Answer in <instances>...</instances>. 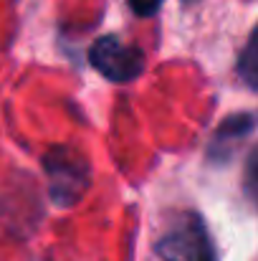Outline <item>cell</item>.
<instances>
[{
    "label": "cell",
    "instance_id": "obj_5",
    "mask_svg": "<svg viewBox=\"0 0 258 261\" xmlns=\"http://www.w3.org/2000/svg\"><path fill=\"white\" fill-rule=\"evenodd\" d=\"M253 69H256V41H253V36H251L248 43H246V48H243L241 56H238V74L246 79V84L251 89L256 87V74H253Z\"/></svg>",
    "mask_w": 258,
    "mask_h": 261
},
{
    "label": "cell",
    "instance_id": "obj_1",
    "mask_svg": "<svg viewBox=\"0 0 258 261\" xmlns=\"http://www.w3.org/2000/svg\"><path fill=\"white\" fill-rule=\"evenodd\" d=\"M43 173L48 177V195L59 208L76 205L91 185V168L86 158L69 145H53L43 155Z\"/></svg>",
    "mask_w": 258,
    "mask_h": 261
},
{
    "label": "cell",
    "instance_id": "obj_2",
    "mask_svg": "<svg viewBox=\"0 0 258 261\" xmlns=\"http://www.w3.org/2000/svg\"><path fill=\"white\" fill-rule=\"evenodd\" d=\"M155 251L162 261H218L205 221L192 211H185L172 221L170 228L157 239Z\"/></svg>",
    "mask_w": 258,
    "mask_h": 261
},
{
    "label": "cell",
    "instance_id": "obj_7",
    "mask_svg": "<svg viewBox=\"0 0 258 261\" xmlns=\"http://www.w3.org/2000/svg\"><path fill=\"white\" fill-rule=\"evenodd\" d=\"M185 5H192V3H200V0H182Z\"/></svg>",
    "mask_w": 258,
    "mask_h": 261
},
{
    "label": "cell",
    "instance_id": "obj_6",
    "mask_svg": "<svg viewBox=\"0 0 258 261\" xmlns=\"http://www.w3.org/2000/svg\"><path fill=\"white\" fill-rule=\"evenodd\" d=\"M129 5H132V10H134L137 15H142V18H152V15L160 10L162 0H129Z\"/></svg>",
    "mask_w": 258,
    "mask_h": 261
},
{
    "label": "cell",
    "instance_id": "obj_3",
    "mask_svg": "<svg viewBox=\"0 0 258 261\" xmlns=\"http://www.w3.org/2000/svg\"><path fill=\"white\" fill-rule=\"evenodd\" d=\"M91 66L114 84H129L145 71V54L137 46L122 43L117 36H101L89 51Z\"/></svg>",
    "mask_w": 258,
    "mask_h": 261
},
{
    "label": "cell",
    "instance_id": "obj_4",
    "mask_svg": "<svg viewBox=\"0 0 258 261\" xmlns=\"http://www.w3.org/2000/svg\"><path fill=\"white\" fill-rule=\"evenodd\" d=\"M251 132H253V114L251 112L233 114V117L223 119V124H218V129L213 135V142H210V152H220L223 147L248 137Z\"/></svg>",
    "mask_w": 258,
    "mask_h": 261
}]
</instances>
